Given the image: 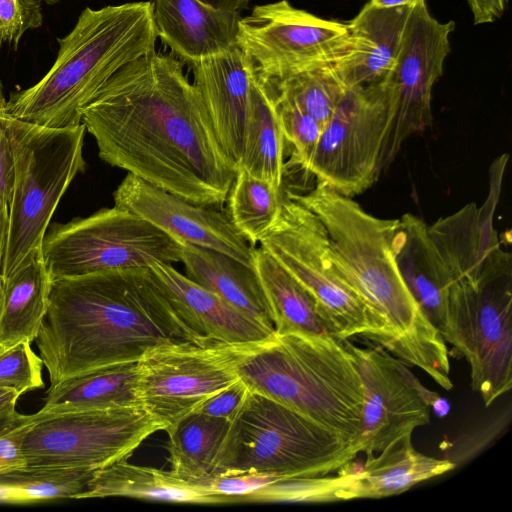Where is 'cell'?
I'll use <instances>...</instances> for the list:
<instances>
[{"label":"cell","instance_id":"cell-27","mask_svg":"<svg viewBox=\"0 0 512 512\" xmlns=\"http://www.w3.org/2000/svg\"><path fill=\"white\" fill-rule=\"evenodd\" d=\"M51 283L41 249L1 280L0 351L36 339L48 309Z\"/></svg>","mask_w":512,"mask_h":512},{"label":"cell","instance_id":"cell-24","mask_svg":"<svg viewBox=\"0 0 512 512\" xmlns=\"http://www.w3.org/2000/svg\"><path fill=\"white\" fill-rule=\"evenodd\" d=\"M185 275L233 307L275 331L271 311L254 267L217 251L182 243Z\"/></svg>","mask_w":512,"mask_h":512},{"label":"cell","instance_id":"cell-28","mask_svg":"<svg viewBox=\"0 0 512 512\" xmlns=\"http://www.w3.org/2000/svg\"><path fill=\"white\" fill-rule=\"evenodd\" d=\"M128 497L193 504L232 503L203 485L176 477L171 470L131 464L121 460L98 469L84 498Z\"/></svg>","mask_w":512,"mask_h":512},{"label":"cell","instance_id":"cell-29","mask_svg":"<svg viewBox=\"0 0 512 512\" xmlns=\"http://www.w3.org/2000/svg\"><path fill=\"white\" fill-rule=\"evenodd\" d=\"M230 423L227 419L192 412L166 429L171 472L197 484L211 477Z\"/></svg>","mask_w":512,"mask_h":512},{"label":"cell","instance_id":"cell-41","mask_svg":"<svg viewBox=\"0 0 512 512\" xmlns=\"http://www.w3.org/2000/svg\"><path fill=\"white\" fill-rule=\"evenodd\" d=\"M31 420L32 415L27 422L0 434V472L26 465L22 442Z\"/></svg>","mask_w":512,"mask_h":512},{"label":"cell","instance_id":"cell-39","mask_svg":"<svg viewBox=\"0 0 512 512\" xmlns=\"http://www.w3.org/2000/svg\"><path fill=\"white\" fill-rule=\"evenodd\" d=\"M14 183V159L11 144L0 118V268L5 248L8 211Z\"/></svg>","mask_w":512,"mask_h":512},{"label":"cell","instance_id":"cell-3","mask_svg":"<svg viewBox=\"0 0 512 512\" xmlns=\"http://www.w3.org/2000/svg\"><path fill=\"white\" fill-rule=\"evenodd\" d=\"M285 193L323 223L336 268L385 322L389 353L419 368L445 390L452 389L446 342L410 293L395 260L393 239L399 219L375 217L322 183L306 194Z\"/></svg>","mask_w":512,"mask_h":512},{"label":"cell","instance_id":"cell-16","mask_svg":"<svg viewBox=\"0 0 512 512\" xmlns=\"http://www.w3.org/2000/svg\"><path fill=\"white\" fill-rule=\"evenodd\" d=\"M363 385V411L358 451L379 454L430 421L431 407L440 398L425 388L405 363L380 346L361 348L348 340Z\"/></svg>","mask_w":512,"mask_h":512},{"label":"cell","instance_id":"cell-11","mask_svg":"<svg viewBox=\"0 0 512 512\" xmlns=\"http://www.w3.org/2000/svg\"><path fill=\"white\" fill-rule=\"evenodd\" d=\"M162 425L142 407L32 414L22 452L27 465L101 469L129 459Z\"/></svg>","mask_w":512,"mask_h":512},{"label":"cell","instance_id":"cell-31","mask_svg":"<svg viewBox=\"0 0 512 512\" xmlns=\"http://www.w3.org/2000/svg\"><path fill=\"white\" fill-rule=\"evenodd\" d=\"M431 242L450 280L476 282L486 258L482 250L478 207L468 203L427 226Z\"/></svg>","mask_w":512,"mask_h":512},{"label":"cell","instance_id":"cell-7","mask_svg":"<svg viewBox=\"0 0 512 512\" xmlns=\"http://www.w3.org/2000/svg\"><path fill=\"white\" fill-rule=\"evenodd\" d=\"M14 159L1 280L42 247L49 222L67 188L85 170L84 124L47 128L19 120L0 106Z\"/></svg>","mask_w":512,"mask_h":512},{"label":"cell","instance_id":"cell-19","mask_svg":"<svg viewBox=\"0 0 512 512\" xmlns=\"http://www.w3.org/2000/svg\"><path fill=\"white\" fill-rule=\"evenodd\" d=\"M249 0H154L157 38L193 65L236 47Z\"/></svg>","mask_w":512,"mask_h":512},{"label":"cell","instance_id":"cell-1","mask_svg":"<svg viewBox=\"0 0 512 512\" xmlns=\"http://www.w3.org/2000/svg\"><path fill=\"white\" fill-rule=\"evenodd\" d=\"M81 122L107 164L196 204L226 202L237 165L178 59L154 51L127 63Z\"/></svg>","mask_w":512,"mask_h":512},{"label":"cell","instance_id":"cell-34","mask_svg":"<svg viewBox=\"0 0 512 512\" xmlns=\"http://www.w3.org/2000/svg\"><path fill=\"white\" fill-rule=\"evenodd\" d=\"M98 469L64 466L21 467L0 472V485L18 491L25 503L60 498H84Z\"/></svg>","mask_w":512,"mask_h":512},{"label":"cell","instance_id":"cell-33","mask_svg":"<svg viewBox=\"0 0 512 512\" xmlns=\"http://www.w3.org/2000/svg\"><path fill=\"white\" fill-rule=\"evenodd\" d=\"M262 80L323 128L332 118L347 90L333 65L307 69L281 79Z\"/></svg>","mask_w":512,"mask_h":512},{"label":"cell","instance_id":"cell-25","mask_svg":"<svg viewBox=\"0 0 512 512\" xmlns=\"http://www.w3.org/2000/svg\"><path fill=\"white\" fill-rule=\"evenodd\" d=\"M253 267L268 302L276 334L337 338L335 326L319 302L261 246L254 250Z\"/></svg>","mask_w":512,"mask_h":512},{"label":"cell","instance_id":"cell-47","mask_svg":"<svg viewBox=\"0 0 512 512\" xmlns=\"http://www.w3.org/2000/svg\"><path fill=\"white\" fill-rule=\"evenodd\" d=\"M40 1H43L47 4H56L57 2H59L60 0H40Z\"/></svg>","mask_w":512,"mask_h":512},{"label":"cell","instance_id":"cell-48","mask_svg":"<svg viewBox=\"0 0 512 512\" xmlns=\"http://www.w3.org/2000/svg\"><path fill=\"white\" fill-rule=\"evenodd\" d=\"M0 290H1V284H0Z\"/></svg>","mask_w":512,"mask_h":512},{"label":"cell","instance_id":"cell-26","mask_svg":"<svg viewBox=\"0 0 512 512\" xmlns=\"http://www.w3.org/2000/svg\"><path fill=\"white\" fill-rule=\"evenodd\" d=\"M138 361L115 363L51 384L40 414L141 407Z\"/></svg>","mask_w":512,"mask_h":512},{"label":"cell","instance_id":"cell-42","mask_svg":"<svg viewBox=\"0 0 512 512\" xmlns=\"http://www.w3.org/2000/svg\"><path fill=\"white\" fill-rule=\"evenodd\" d=\"M474 24L492 23L499 19L506 8L507 0H467Z\"/></svg>","mask_w":512,"mask_h":512},{"label":"cell","instance_id":"cell-17","mask_svg":"<svg viewBox=\"0 0 512 512\" xmlns=\"http://www.w3.org/2000/svg\"><path fill=\"white\" fill-rule=\"evenodd\" d=\"M114 206L132 212L172 238L226 254L253 267L254 250L227 213L190 202L130 173L113 193Z\"/></svg>","mask_w":512,"mask_h":512},{"label":"cell","instance_id":"cell-14","mask_svg":"<svg viewBox=\"0 0 512 512\" xmlns=\"http://www.w3.org/2000/svg\"><path fill=\"white\" fill-rule=\"evenodd\" d=\"M246 347L184 342L148 351L138 361L141 407L168 429L240 379L236 364Z\"/></svg>","mask_w":512,"mask_h":512},{"label":"cell","instance_id":"cell-2","mask_svg":"<svg viewBox=\"0 0 512 512\" xmlns=\"http://www.w3.org/2000/svg\"><path fill=\"white\" fill-rule=\"evenodd\" d=\"M51 384L90 370L139 361L167 344H215L177 312L150 268L52 280L34 340Z\"/></svg>","mask_w":512,"mask_h":512},{"label":"cell","instance_id":"cell-35","mask_svg":"<svg viewBox=\"0 0 512 512\" xmlns=\"http://www.w3.org/2000/svg\"><path fill=\"white\" fill-rule=\"evenodd\" d=\"M260 80L272 99L284 139L293 147L294 163L307 171L324 128L311 116L278 95L266 81Z\"/></svg>","mask_w":512,"mask_h":512},{"label":"cell","instance_id":"cell-6","mask_svg":"<svg viewBox=\"0 0 512 512\" xmlns=\"http://www.w3.org/2000/svg\"><path fill=\"white\" fill-rule=\"evenodd\" d=\"M358 454L357 447L343 436L249 390L230 423L212 476L323 477L337 472Z\"/></svg>","mask_w":512,"mask_h":512},{"label":"cell","instance_id":"cell-9","mask_svg":"<svg viewBox=\"0 0 512 512\" xmlns=\"http://www.w3.org/2000/svg\"><path fill=\"white\" fill-rule=\"evenodd\" d=\"M283 194L279 216L261 247L314 296L333 322L338 339L360 336L389 352L391 339L385 322L336 268L323 223Z\"/></svg>","mask_w":512,"mask_h":512},{"label":"cell","instance_id":"cell-30","mask_svg":"<svg viewBox=\"0 0 512 512\" xmlns=\"http://www.w3.org/2000/svg\"><path fill=\"white\" fill-rule=\"evenodd\" d=\"M284 144L272 99L255 73L244 146L237 168L281 188L285 172Z\"/></svg>","mask_w":512,"mask_h":512},{"label":"cell","instance_id":"cell-12","mask_svg":"<svg viewBox=\"0 0 512 512\" xmlns=\"http://www.w3.org/2000/svg\"><path fill=\"white\" fill-rule=\"evenodd\" d=\"M393 113L394 93L387 76L347 88L306 172L347 197L370 188L380 175L379 159Z\"/></svg>","mask_w":512,"mask_h":512},{"label":"cell","instance_id":"cell-38","mask_svg":"<svg viewBox=\"0 0 512 512\" xmlns=\"http://www.w3.org/2000/svg\"><path fill=\"white\" fill-rule=\"evenodd\" d=\"M508 159L509 156L505 153L497 157L491 164L489 169V194L482 206L478 208L482 250L485 256L490 255L500 248L493 220L501 195L503 177Z\"/></svg>","mask_w":512,"mask_h":512},{"label":"cell","instance_id":"cell-13","mask_svg":"<svg viewBox=\"0 0 512 512\" xmlns=\"http://www.w3.org/2000/svg\"><path fill=\"white\" fill-rule=\"evenodd\" d=\"M237 45L265 80L326 65L348 51V25L318 17L287 0L254 6L239 23Z\"/></svg>","mask_w":512,"mask_h":512},{"label":"cell","instance_id":"cell-44","mask_svg":"<svg viewBox=\"0 0 512 512\" xmlns=\"http://www.w3.org/2000/svg\"><path fill=\"white\" fill-rule=\"evenodd\" d=\"M19 396L14 390L0 388V413L16 411Z\"/></svg>","mask_w":512,"mask_h":512},{"label":"cell","instance_id":"cell-10","mask_svg":"<svg viewBox=\"0 0 512 512\" xmlns=\"http://www.w3.org/2000/svg\"><path fill=\"white\" fill-rule=\"evenodd\" d=\"M42 257L52 280L181 262L182 242L127 210L101 209L57 224L44 237Z\"/></svg>","mask_w":512,"mask_h":512},{"label":"cell","instance_id":"cell-5","mask_svg":"<svg viewBox=\"0 0 512 512\" xmlns=\"http://www.w3.org/2000/svg\"><path fill=\"white\" fill-rule=\"evenodd\" d=\"M236 370L250 391L292 408L358 449L363 385L346 340L275 333L246 347Z\"/></svg>","mask_w":512,"mask_h":512},{"label":"cell","instance_id":"cell-22","mask_svg":"<svg viewBox=\"0 0 512 512\" xmlns=\"http://www.w3.org/2000/svg\"><path fill=\"white\" fill-rule=\"evenodd\" d=\"M411 7L378 8L367 3L347 23L349 49L333 65L346 88L370 85L388 76L396 63Z\"/></svg>","mask_w":512,"mask_h":512},{"label":"cell","instance_id":"cell-45","mask_svg":"<svg viewBox=\"0 0 512 512\" xmlns=\"http://www.w3.org/2000/svg\"><path fill=\"white\" fill-rule=\"evenodd\" d=\"M420 0H370L368 3L378 8L411 7Z\"/></svg>","mask_w":512,"mask_h":512},{"label":"cell","instance_id":"cell-40","mask_svg":"<svg viewBox=\"0 0 512 512\" xmlns=\"http://www.w3.org/2000/svg\"><path fill=\"white\" fill-rule=\"evenodd\" d=\"M248 393V386L239 379L209 397L194 412L232 421L241 409Z\"/></svg>","mask_w":512,"mask_h":512},{"label":"cell","instance_id":"cell-4","mask_svg":"<svg viewBox=\"0 0 512 512\" xmlns=\"http://www.w3.org/2000/svg\"><path fill=\"white\" fill-rule=\"evenodd\" d=\"M156 39L152 2L86 7L57 39L59 50L45 76L8 100L0 87V106L38 126H77L100 88L127 63L154 52Z\"/></svg>","mask_w":512,"mask_h":512},{"label":"cell","instance_id":"cell-46","mask_svg":"<svg viewBox=\"0 0 512 512\" xmlns=\"http://www.w3.org/2000/svg\"><path fill=\"white\" fill-rule=\"evenodd\" d=\"M0 502L25 503L23 497L18 491L3 485H0Z\"/></svg>","mask_w":512,"mask_h":512},{"label":"cell","instance_id":"cell-37","mask_svg":"<svg viewBox=\"0 0 512 512\" xmlns=\"http://www.w3.org/2000/svg\"><path fill=\"white\" fill-rule=\"evenodd\" d=\"M42 22L39 0H0V49L5 44L17 49L23 35Z\"/></svg>","mask_w":512,"mask_h":512},{"label":"cell","instance_id":"cell-18","mask_svg":"<svg viewBox=\"0 0 512 512\" xmlns=\"http://www.w3.org/2000/svg\"><path fill=\"white\" fill-rule=\"evenodd\" d=\"M454 468L455 464L447 459L418 452L411 438H406L394 447L366 457L360 469H353L351 461L339 469L336 476L310 478L307 500L328 502L387 497Z\"/></svg>","mask_w":512,"mask_h":512},{"label":"cell","instance_id":"cell-23","mask_svg":"<svg viewBox=\"0 0 512 512\" xmlns=\"http://www.w3.org/2000/svg\"><path fill=\"white\" fill-rule=\"evenodd\" d=\"M427 224L407 213L399 219L393 239L395 260L410 293L441 332L450 280L427 232Z\"/></svg>","mask_w":512,"mask_h":512},{"label":"cell","instance_id":"cell-36","mask_svg":"<svg viewBox=\"0 0 512 512\" xmlns=\"http://www.w3.org/2000/svg\"><path fill=\"white\" fill-rule=\"evenodd\" d=\"M43 361L22 341L0 351V388L14 390L19 395L44 386Z\"/></svg>","mask_w":512,"mask_h":512},{"label":"cell","instance_id":"cell-20","mask_svg":"<svg viewBox=\"0 0 512 512\" xmlns=\"http://www.w3.org/2000/svg\"><path fill=\"white\" fill-rule=\"evenodd\" d=\"M193 85L207 109L217 138L237 165L243 151L255 70L236 47L191 65Z\"/></svg>","mask_w":512,"mask_h":512},{"label":"cell","instance_id":"cell-8","mask_svg":"<svg viewBox=\"0 0 512 512\" xmlns=\"http://www.w3.org/2000/svg\"><path fill=\"white\" fill-rule=\"evenodd\" d=\"M445 342L470 367L471 386L485 406L512 387V257L488 255L476 282L451 284L446 295Z\"/></svg>","mask_w":512,"mask_h":512},{"label":"cell","instance_id":"cell-15","mask_svg":"<svg viewBox=\"0 0 512 512\" xmlns=\"http://www.w3.org/2000/svg\"><path fill=\"white\" fill-rule=\"evenodd\" d=\"M454 28L453 21L435 19L425 0L411 7L396 63L387 76L394 93V113L379 159L380 173L408 137L431 125L432 89L442 76Z\"/></svg>","mask_w":512,"mask_h":512},{"label":"cell","instance_id":"cell-43","mask_svg":"<svg viewBox=\"0 0 512 512\" xmlns=\"http://www.w3.org/2000/svg\"><path fill=\"white\" fill-rule=\"evenodd\" d=\"M30 418L31 415L20 414L17 411L0 413V434L27 422Z\"/></svg>","mask_w":512,"mask_h":512},{"label":"cell","instance_id":"cell-21","mask_svg":"<svg viewBox=\"0 0 512 512\" xmlns=\"http://www.w3.org/2000/svg\"><path fill=\"white\" fill-rule=\"evenodd\" d=\"M150 269L177 312L207 341L230 346H251L263 343L275 335V331L191 281L172 264L156 263Z\"/></svg>","mask_w":512,"mask_h":512},{"label":"cell","instance_id":"cell-32","mask_svg":"<svg viewBox=\"0 0 512 512\" xmlns=\"http://www.w3.org/2000/svg\"><path fill=\"white\" fill-rule=\"evenodd\" d=\"M283 197L282 187L237 168L226 200L227 214L235 228L255 246L276 222Z\"/></svg>","mask_w":512,"mask_h":512}]
</instances>
